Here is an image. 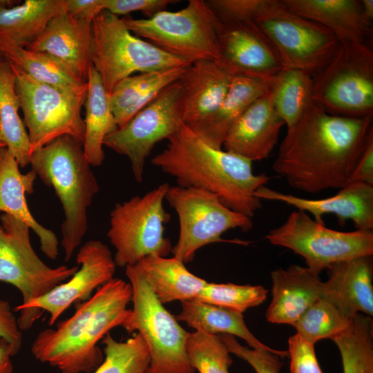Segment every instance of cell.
<instances>
[{
	"mask_svg": "<svg viewBox=\"0 0 373 373\" xmlns=\"http://www.w3.org/2000/svg\"><path fill=\"white\" fill-rule=\"evenodd\" d=\"M30 228L6 213L0 216V281L15 287L23 302L47 294L66 281L79 266H48L35 251L30 238Z\"/></svg>",
	"mask_w": 373,
	"mask_h": 373,
	"instance_id": "15",
	"label": "cell"
},
{
	"mask_svg": "<svg viewBox=\"0 0 373 373\" xmlns=\"http://www.w3.org/2000/svg\"><path fill=\"white\" fill-rule=\"evenodd\" d=\"M186 68L134 74L119 82L108 94L118 128L125 126L166 86L177 81Z\"/></svg>",
	"mask_w": 373,
	"mask_h": 373,
	"instance_id": "28",
	"label": "cell"
},
{
	"mask_svg": "<svg viewBox=\"0 0 373 373\" xmlns=\"http://www.w3.org/2000/svg\"><path fill=\"white\" fill-rule=\"evenodd\" d=\"M64 10L72 17L93 20L104 10V0H65Z\"/></svg>",
	"mask_w": 373,
	"mask_h": 373,
	"instance_id": "46",
	"label": "cell"
},
{
	"mask_svg": "<svg viewBox=\"0 0 373 373\" xmlns=\"http://www.w3.org/2000/svg\"><path fill=\"white\" fill-rule=\"evenodd\" d=\"M0 338L8 343L15 354L20 350L22 344L21 330L10 303L2 299H0Z\"/></svg>",
	"mask_w": 373,
	"mask_h": 373,
	"instance_id": "44",
	"label": "cell"
},
{
	"mask_svg": "<svg viewBox=\"0 0 373 373\" xmlns=\"http://www.w3.org/2000/svg\"><path fill=\"white\" fill-rule=\"evenodd\" d=\"M167 141L166 149L151 162L175 178L178 186L211 193L230 209L251 218L262 207L255 192L270 177L254 173L252 162L211 147L183 122Z\"/></svg>",
	"mask_w": 373,
	"mask_h": 373,
	"instance_id": "2",
	"label": "cell"
},
{
	"mask_svg": "<svg viewBox=\"0 0 373 373\" xmlns=\"http://www.w3.org/2000/svg\"><path fill=\"white\" fill-rule=\"evenodd\" d=\"M1 57H2V56H1V55H0V58H1Z\"/></svg>",
	"mask_w": 373,
	"mask_h": 373,
	"instance_id": "50",
	"label": "cell"
},
{
	"mask_svg": "<svg viewBox=\"0 0 373 373\" xmlns=\"http://www.w3.org/2000/svg\"><path fill=\"white\" fill-rule=\"evenodd\" d=\"M180 1L175 0H104V10L116 16L128 15L134 11H140L146 19L157 13L166 10L169 5Z\"/></svg>",
	"mask_w": 373,
	"mask_h": 373,
	"instance_id": "43",
	"label": "cell"
},
{
	"mask_svg": "<svg viewBox=\"0 0 373 373\" xmlns=\"http://www.w3.org/2000/svg\"><path fill=\"white\" fill-rule=\"evenodd\" d=\"M267 290L260 285L207 282L196 300L242 314L262 304Z\"/></svg>",
	"mask_w": 373,
	"mask_h": 373,
	"instance_id": "39",
	"label": "cell"
},
{
	"mask_svg": "<svg viewBox=\"0 0 373 373\" xmlns=\"http://www.w3.org/2000/svg\"><path fill=\"white\" fill-rule=\"evenodd\" d=\"M321 296L336 305L347 318L357 314L373 315L372 256L336 262L327 269Z\"/></svg>",
	"mask_w": 373,
	"mask_h": 373,
	"instance_id": "21",
	"label": "cell"
},
{
	"mask_svg": "<svg viewBox=\"0 0 373 373\" xmlns=\"http://www.w3.org/2000/svg\"><path fill=\"white\" fill-rule=\"evenodd\" d=\"M91 62L109 94L124 79L137 73L187 67L173 56L135 35L122 18L103 10L92 21Z\"/></svg>",
	"mask_w": 373,
	"mask_h": 373,
	"instance_id": "7",
	"label": "cell"
},
{
	"mask_svg": "<svg viewBox=\"0 0 373 373\" xmlns=\"http://www.w3.org/2000/svg\"><path fill=\"white\" fill-rule=\"evenodd\" d=\"M125 273L133 308L122 327L144 341L149 354L146 373H194L186 352L189 332L159 301L137 264L126 266Z\"/></svg>",
	"mask_w": 373,
	"mask_h": 373,
	"instance_id": "5",
	"label": "cell"
},
{
	"mask_svg": "<svg viewBox=\"0 0 373 373\" xmlns=\"http://www.w3.org/2000/svg\"><path fill=\"white\" fill-rule=\"evenodd\" d=\"M372 117L333 115L312 103L287 131L273 171L288 184L317 194L350 183L370 133Z\"/></svg>",
	"mask_w": 373,
	"mask_h": 373,
	"instance_id": "1",
	"label": "cell"
},
{
	"mask_svg": "<svg viewBox=\"0 0 373 373\" xmlns=\"http://www.w3.org/2000/svg\"><path fill=\"white\" fill-rule=\"evenodd\" d=\"M290 373H323L318 362L314 344L297 333L288 339Z\"/></svg>",
	"mask_w": 373,
	"mask_h": 373,
	"instance_id": "42",
	"label": "cell"
},
{
	"mask_svg": "<svg viewBox=\"0 0 373 373\" xmlns=\"http://www.w3.org/2000/svg\"><path fill=\"white\" fill-rule=\"evenodd\" d=\"M1 147H6V146L3 143L0 142V148Z\"/></svg>",
	"mask_w": 373,
	"mask_h": 373,
	"instance_id": "49",
	"label": "cell"
},
{
	"mask_svg": "<svg viewBox=\"0 0 373 373\" xmlns=\"http://www.w3.org/2000/svg\"><path fill=\"white\" fill-rule=\"evenodd\" d=\"M169 186L163 183L115 205L107 236L116 250L117 266L134 265L150 255L166 257L171 251V241L164 236L171 215L163 205Z\"/></svg>",
	"mask_w": 373,
	"mask_h": 373,
	"instance_id": "10",
	"label": "cell"
},
{
	"mask_svg": "<svg viewBox=\"0 0 373 373\" xmlns=\"http://www.w3.org/2000/svg\"><path fill=\"white\" fill-rule=\"evenodd\" d=\"M15 3L0 0V52L10 48H26L41 35L55 16L65 10V0Z\"/></svg>",
	"mask_w": 373,
	"mask_h": 373,
	"instance_id": "26",
	"label": "cell"
},
{
	"mask_svg": "<svg viewBox=\"0 0 373 373\" xmlns=\"http://www.w3.org/2000/svg\"><path fill=\"white\" fill-rule=\"evenodd\" d=\"M312 101L330 115L372 117L373 52L370 46L339 43L332 59L313 77Z\"/></svg>",
	"mask_w": 373,
	"mask_h": 373,
	"instance_id": "9",
	"label": "cell"
},
{
	"mask_svg": "<svg viewBox=\"0 0 373 373\" xmlns=\"http://www.w3.org/2000/svg\"><path fill=\"white\" fill-rule=\"evenodd\" d=\"M186 352L191 365L199 373H229L231 353L218 334L189 332Z\"/></svg>",
	"mask_w": 373,
	"mask_h": 373,
	"instance_id": "38",
	"label": "cell"
},
{
	"mask_svg": "<svg viewBox=\"0 0 373 373\" xmlns=\"http://www.w3.org/2000/svg\"><path fill=\"white\" fill-rule=\"evenodd\" d=\"M0 55L41 83L62 86H79L86 83L55 57L44 52L10 48L1 52Z\"/></svg>",
	"mask_w": 373,
	"mask_h": 373,
	"instance_id": "35",
	"label": "cell"
},
{
	"mask_svg": "<svg viewBox=\"0 0 373 373\" xmlns=\"http://www.w3.org/2000/svg\"><path fill=\"white\" fill-rule=\"evenodd\" d=\"M260 200L278 201L294 207L313 216L321 224L326 214L334 215L341 224L351 220L356 229L373 230V185L364 182H352L343 187L334 195L308 199L284 193L266 186L255 192Z\"/></svg>",
	"mask_w": 373,
	"mask_h": 373,
	"instance_id": "18",
	"label": "cell"
},
{
	"mask_svg": "<svg viewBox=\"0 0 373 373\" xmlns=\"http://www.w3.org/2000/svg\"><path fill=\"white\" fill-rule=\"evenodd\" d=\"M19 165L6 147L0 148V212L26 224L38 236L42 252L55 260L59 254L55 233L39 223L32 215L26 194L33 192L37 177L33 171L21 173Z\"/></svg>",
	"mask_w": 373,
	"mask_h": 373,
	"instance_id": "24",
	"label": "cell"
},
{
	"mask_svg": "<svg viewBox=\"0 0 373 373\" xmlns=\"http://www.w3.org/2000/svg\"><path fill=\"white\" fill-rule=\"evenodd\" d=\"M16 75L11 63L0 58V142L20 167L30 164V144L28 131L19 114L20 104L15 88Z\"/></svg>",
	"mask_w": 373,
	"mask_h": 373,
	"instance_id": "31",
	"label": "cell"
},
{
	"mask_svg": "<svg viewBox=\"0 0 373 373\" xmlns=\"http://www.w3.org/2000/svg\"><path fill=\"white\" fill-rule=\"evenodd\" d=\"M291 11L330 30L339 43L367 44L372 25L362 14L359 0H281Z\"/></svg>",
	"mask_w": 373,
	"mask_h": 373,
	"instance_id": "25",
	"label": "cell"
},
{
	"mask_svg": "<svg viewBox=\"0 0 373 373\" xmlns=\"http://www.w3.org/2000/svg\"><path fill=\"white\" fill-rule=\"evenodd\" d=\"M135 35L189 63L217 61L221 23L204 0H189L182 9L164 10L149 19L122 18Z\"/></svg>",
	"mask_w": 373,
	"mask_h": 373,
	"instance_id": "8",
	"label": "cell"
},
{
	"mask_svg": "<svg viewBox=\"0 0 373 373\" xmlns=\"http://www.w3.org/2000/svg\"><path fill=\"white\" fill-rule=\"evenodd\" d=\"M269 90L274 107L287 128L313 103V77L300 70L283 68L272 79Z\"/></svg>",
	"mask_w": 373,
	"mask_h": 373,
	"instance_id": "33",
	"label": "cell"
},
{
	"mask_svg": "<svg viewBox=\"0 0 373 373\" xmlns=\"http://www.w3.org/2000/svg\"><path fill=\"white\" fill-rule=\"evenodd\" d=\"M104 358L93 373H146L149 364L146 345L140 334L118 341L108 333L102 338Z\"/></svg>",
	"mask_w": 373,
	"mask_h": 373,
	"instance_id": "36",
	"label": "cell"
},
{
	"mask_svg": "<svg viewBox=\"0 0 373 373\" xmlns=\"http://www.w3.org/2000/svg\"><path fill=\"white\" fill-rule=\"evenodd\" d=\"M364 182L373 185V130L354 166L350 183Z\"/></svg>",
	"mask_w": 373,
	"mask_h": 373,
	"instance_id": "45",
	"label": "cell"
},
{
	"mask_svg": "<svg viewBox=\"0 0 373 373\" xmlns=\"http://www.w3.org/2000/svg\"><path fill=\"white\" fill-rule=\"evenodd\" d=\"M221 23L255 21L268 0H207Z\"/></svg>",
	"mask_w": 373,
	"mask_h": 373,
	"instance_id": "41",
	"label": "cell"
},
{
	"mask_svg": "<svg viewBox=\"0 0 373 373\" xmlns=\"http://www.w3.org/2000/svg\"><path fill=\"white\" fill-rule=\"evenodd\" d=\"M30 164L44 183L54 189L64 213L61 244L68 261L88 229L87 210L99 190L83 144L64 135L37 149Z\"/></svg>",
	"mask_w": 373,
	"mask_h": 373,
	"instance_id": "4",
	"label": "cell"
},
{
	"mask_svg": "<svg viewBox=\"0 0 373 373\" xmlns=\"http://www.w3.org/2000/svg\"><path fill=\"white\" fill-rule=\"evenodd\" d=\"M362 14L365 19L372 25L373 21V0H360Z\"/></svg>",
	"mask_w": 373,
	"mask_h": 373,
	"instance_id": "48",
	"label": "cell"
},
{
	"mask_svg": "<svg viewBox=\"0 0 373 373\" xmlns=\"http://www.w3.org/2000/svg\"><path fill=\"white\" fill-rule=\"evenodd\" d=\"M165 200L176 211L179 220L178 240L171 252L183 262H191L195 252L209 244H249L246 240L222 238L229 229L249 231L253 220L226 207L216 195L200 189L176 185L169 186Z\"/></svg>",
	"mask_w": 373,
	"mask_h": 373,
	"instance_id": "11",
	"label": "cell"
},
{
	"mask_svg": "<svg viewBox=\"0 0 373 373\" xmlns=\"http://www.w3.org/2000/svg\"><path fill=\"white\" fill-rule=\"evenodd\" d=\"M92 21L63 11L47 24L41 35L26 48L48 53L86 82L91 62Z\"/></svg>",
	"mask_w": 373,
	"mask_h": 373,
	"instance_id": "20",
	"label": "cell"
},
{
	"mask_svg": "<svg viewBox=\"0 0 373 373\" xmlns=\"http://www.w3.org/2000/svg\"><path fill=\"white\" fill-rule=\"evenodd\" d=\"M76 260L80 267L67 281L14 309L19 312L17 323L21 331L30 329L43 311L49 313V325H52L72 304L88 300L93 290L114 278L117 266L114 257L108 247L99 240H92L83 245Z\"/></svg>",
	"mask_w": 373,
	"mask_h": 373,
	"instance_id": "16",
	"label": "cell"
},
{
	"mask_svg": "<svg viewBox=\"0 0 373 373\" xmlns=\"http://www.w3.org/2000/svg\"><path fill=\"white\" fill-rule=\"evenodd\" d=\"M86 82L83 151L90 164L97 166L102 164L105 157L103 149L105 137L115 131L118 126L110 106L108 94L93 64L89 68Z\"/></svg>",
	"mask_w": 373,
	"mask_h": 373,
	"instance_id": "30",
	"label": "cell"
},
{
	"mask_svg": "<svg viewBox=\"0 0 373 373\" xmlns=\"http://www.w3.org/2000/svg\"><path fill=\"white\" fill-rule=\"evenodd\" d=\"M284 124L269 88L231 126L222 146L251 162L266 159L274 149Z\"/></svg>",
	"mask_w": 373,
	"mask_h": 373,
	"instance_id": "19",
	"label": "cell"
},
{
	"mask_svg": "<svg viewBox=\"0 0 373 373\" xmlns=\"http://www.w3.org/2000/svg\"><path fill=\"white\" fill-rule=\"evenodd\" d=\"M220 66L231 76L272 79L283 66L271 44L254 21L221 23Z\"/></svg>",
	"mask_w": 373,
	"mask_h": 373,
	"instance_id": "17",
	"label": "cell"
},
{
	"mask_svg": "<svg viewBox=\"0 0 373 373\" xmlns=\"http://www.w3.org/2000/svg\"><path fill=\"white\" fill-rule=\"evenodd\" d=\"M271 80L233 76L228 91L218 108L190 129L211 147L222 149L229 128L256 99L269 90Z\"/></svg>",
	"mask_w": 373,
	"mask_h": 373,
	"instance_id": "27",
	"label": "cell"
},
{
	"mask_svg": "<svg viewBox=\"0 0 373 373\" xmlns=\"http://www.w3.org/2000/svg\"><path fill=\"white\" fill-rule=\"evenodd\" d=\"M352 318L345 316L336 305L321 296L304 312L294 327L298 334L315 344L321 339H332L343 332Z\"/></svg>",
	"mask_w": 373,
	"mask_h": 373,
	"instance_id": "37",
	"label": "cell"
},
{
	"mask_svg": "<svg viewBox=\"0 0 373 373\" xmlns=\"http://www.w3.org/2000/svg\"><path fill=\"white\" fill-rule=\"evenodd\" d=\"M228 350L247 362L256 373H279L283 363L280 357L288 356L287 351L267 350L244 346L228 334H218Z\"/></svg>",
	"mask_w": 373,
	"mask_h": 373,
	"instance_id": "40",
	"label": "cell"
},
{
	"mask_svg": "<svg viewBox=\"0 0 373 373\" xmlns=\"http://www.w3.org/2000/svg\"><path fill=\"white\" fill-rule=\"evenodd\" d=\"M265 238L271 245L300 256L306 267L319 275L336 262L373 254V230L332 229L298 209L291 211L282 224L271 229Z\"/></svg>",
	"mask_w": 373,
	"mask_h": 373,
	"instance_id": "13",
	"label": "cell"
},
{
	"mask_svg": "<svg viewBox=\"0 0 373 373\" xmlns=\"http://www.w3.org/2000/svg\"><path fill=\"white\" fill-rule=\"evenodd\" d=\"M232 77L214 60L187 66L178 79L182 90V122L193 128L208 117L224 99Z\"/></svg>",
	"mask_w": 373,
	"mask_h": 373,
	"instance_id": "22",
	"label": "cell"
},
{
	"mask_svg": "<svg viewBox=\"0 0 373 373\" xmlns=\"http://www.w3.org/2000/svg\"><path fill=\"white\" fill-rule=\"evenodd\" d=\"M181 312L175 316L196 332L209 334L238 336L249 347L275 350L260 342L248 329L242 314L194 299L182 302Z\"/></svg>",
	"mask_w": 373,
	"mask_h": 373,
	"instance_id": "32",
	"label": "cell"
},
{
	"mask_svg": "<svg viewBox=\"0 0 373 373\" xmlns=\"http://www.w3.org/2000/svg\"><path fill=\"white\" fill-rule=\"evenodd\" d=\"M15 354L12 346L5 340L0 338V373H13L11 358Z\"/></svg>",
	"mask_w": 373,
	"mask_h": 373,
	"instance_id": "47",
	"label": "cell"
},
{
	"mask_svg": "<svg viewBox=\"0 0 373 373\" xmlns=\"http://www.w3.org/2000/svg\"><path fill=\"white\" fill-rule=\"evenodd\" d=\"M272 300L265 317L268 322L294 326L321 297L322 281L306 267L291 265L271 272Z\"/></svg>",
	"mask_w": 373,
	"mask_h": 373,
	"instance_id": "23",
	"label": "cell"
},
{
	"mask_svg": "<svg viewBox=\"0 0 373 373\" xmlns=\"http://www.w3.org/2000/svg\"><path fill=\"white\" fill-rule=\"evenodd\" d=\"M254 22L271 44L283 68L312 77L329 63L339 46L330 30L294 12L281 0H268Z\"/></svg>",
	"mask_w": 373,
	"mask_h": 373,
	"instance_id": "12",
	"label": "cell"
},
{
	"mask_svg": "<svg viewBox=\"0 0 373 373\" xmlns=\"http://www.w3.org/2000/svg\"><path fill=\"white\" fill-rule=\"evenodd\" d=\"M131 300L130 283L113 278L77 304L75 313L55 329L39 332L32 343V354L61 373L93 372L104 358L98 342L111 329L122 326Z\"/></svg>",
	"mask_w": 373,
	"mask_h": 373,
	"instance_id": "3",
	"label": "cell"
},
{
	"mask_svg": "<svg viewBox=\"0 0 373 373\" xmlns=\"http://www.w3.org/2000/svg\"><path fill=\"white\" fill-rule=\"evenodd\" d=\"M163 305L196 299L207 281L190 272L180 260L150 255L137 263Z\"/></svg>",
	"mask_w": 373,
	"mask_h": 373,
	"instance_id": "29",
	"label": "cell"
},
{
	"mask_svg": "<svg viewBox=\"0 0 373 373\" xmlns=\"http://www.w3.org/2000/svg\"><path fill=\"white\" fill-rule=\"evenodd\" d=\"M332 340L341 356L343 373H373V323L357 314L348 327Z\"/></svg>",
	"mask_w": 373,
	"mask_h": 373,
	"instance_id": "34",
	"label": "cell"
},
{
	"mask_svg": "<svg viewBox=\"0 0 373 373\" xmlns=\"http://www.w3.org/2000/svg\"><path fill=\"white\" fill-rule=\"evenodd\" d=\"M182 116V90L175 81L137 113L125 126L108 135L104 146L126 156L137 182L143 180L146 159L155 145L168 140L178 128Z\"/></svg>",
	"mask_w": 373,
	"mask_h": 373,
	"instance_id": "14",
	"label": "cell"
},
{
	"mask_svg": "<svg viewBox=\"0 0 373 373\" xmlns=\"http://www.w3.org/2000/svg\"><path fill=\"white\" fill-rule=\"evenodd\" d=\"M12 66L23 122L30 140V155L64 135L83 144L85 124L82 108L87 97V82L79 86L44 84Z\"/></svg>",
	"mask_w": 373,
	"mask_h": 373,
	"instance_id": "6",
	"label": "cell"
}]
</instances>
